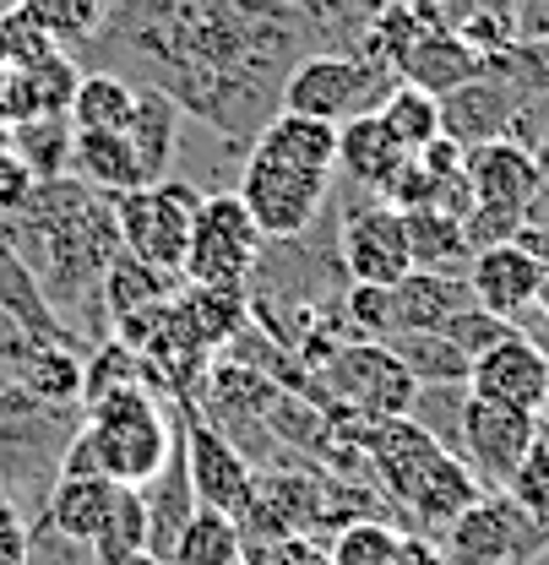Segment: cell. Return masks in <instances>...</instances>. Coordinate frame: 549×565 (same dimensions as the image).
Instances as JSON below:
<instances>
[{"mask_svg": "<svg viewBox=\"0 0 549 565\" xmlns=\"http://www.w3.org/2000/svg\"><path fill=\"white\" fill-rule=\"evenodd\" d=\"M539 316L549 321V273H545V288H539Z\"/></svg>", "mask_w": 549, "mask_h": 565, "instance_id": "cell-54", "label": "cell"}, {"mask_svg": "<svg viewBox=\"0 0 549 565\" xmlns=\"http://www.w3.org/2000/svg\"><path fill=\"white\" fill-rule=\"evenodd\" d=\"M376 6H381V0H376Z\"/></svg>", "mask_w": 549, "mask_h": 565, "instance_id": "cell-57", "label": "cell"}, {"mask_svg": "<svg viewBox=\"0 0 549 565\" xmlns=\"http://www.w3.org/2000/svg\"><path fill=\"white\" fill-rule=\"evenodd\" d=\"M61 44L11 0L6 11H0V66H28V61H44V55H55Z\"/></svg>", "mask_w": 549, "mask_h": 565, "instance_id": "cell-40", "label": "cell"}, {"mask_svg": "<svg viewBox=\"0 0 549 565\" xmlns=\"http://www.w3.org/2000/svg\"><path fill=\"white\" fill-rule=\"evenodd\" d=\"M409 223V250H413V267L424 273H468L474 262V245L463 234V217L446 207H409L403 212Z\"/></svg>", "mask_w": 549, "mask_h": 565, "instance_id": "cell-29", "label": "cell"}, {"mask_svg": "<svg viewBox=\"0 0 549 565\" xmlns=\"http://www.w3.org/2000/svg\"><path fill=\"white\" fill-rule=\"evenodd\" d=\"M109 500H115V479H104V473H61L50 500H44V522L55 533L76 539V544H93L104 516H109Z\"/></svg>", "mask_w": 549, "mask_h": 565, "instance_id": "cell-28", "label": "cell"}, {"mask_svg": "<svg viewBox=\"0 0 549 565\" xmlns=\"http://www.w3.org/2000/svg\"><path fill=\"white\" fill-rule=\"evenodd\" d=\"M202 207V185L186 180V174H169V180H152L137 185L126 196H115V223H120V245L147 262V267H163L180 278L186 267V245H191V223Z\"/></svg>", "mask_w": 549, "mask_h": 565, "instance_id": "cell-7", "label": "cell"}, {"mask_svg": "<svg viewBox=\"0 0 549 565\" xmlns=\"http://www.w3.org/2000/svg\"><path fill=\"white\" fill-rule=\"evenodd\" d=\"M446 555V550H441ZM446 565H500V561H474V555H446Z\"/></svg>", "mask_w": 549, "mask_h": 565, "instance_id": "cell-51", "label": "cell"}, {"mask_svg": "<svg viewBox=\"0 0 549 565\" xmlns=\"http://www.w3.org/2000/svg\"><path fill=\"white\" fill-rule=\"evenodd\" d=\"M245 565H332V555H327V544L316 533H283L273 544L251 550Z\"/></svg>", "mask_w": 549, "mask_h": 565, "instance_id": "cell-44", "label": "cell"}, {"mask_svg": "<svg viewBox=\"0 0 549 565\" xmlns=\"http://www.w3.org/2000/svg\"><path fill=\"white\" fill-rule=\"evenodd\" d=\"M528 223H534V228H545V234H549V180L539 185V191H534V202H528Z\"/></svg>", "mask_w": 549, "mask_h": 565, "instance_id": "cell-49", "label": "cell"}, {"mask_svg": "<svg viewBox=\"0 0 549 565\" xmlns=\"http://www.w3.org/2000/svg\"><path fill=\"white\" fill-rule=\"evenodd\" d=\"M131 98H137V82L120 76V71H82L76 76V93H71V126L76 131H126L131 126Z\"/></svg>", "mask_w": 549, "mask_h": 565, "instance_id": "cell-30", "label": "cell"}, {"mask_svg": "<svg viewBox=\"0 0 549 565\" xmlns=\"http://www.w3.org/2000/svg\"><path fill=\"white\" fill-rule=\"evenodd\" d=\"M0 316L28 338V343H44V349H82L87 343L61 327V316L50 310V299H44V288H39V273L0 239Z\"/></svg>", "mask_w": 549, "mask_h": 565, "instance_id": "cell-21", "label": "cell"}, {"mask_svg": "<svg viewBox=\"0 0 549 565\" xmlns=\"http://www.w3.org/2000/svg\"><path fill=\"white\" fill-rule=\"evenodd\" d=\"M98 565H126L131 555L147 550V511H141V494L131 484H115V500H109V516L98 527V539L87 544Z\"/></svg>", "mask_w": 549, "mask_h": 565, "instance_id": "cell-37", "label": "cell"}, {"mask_svg": "<svg viewBox=\"0 0 549 565\" xmlns=\"http://www.w3.org/2000/svg\"><path fill=\"white\" fill-rule=\"evenodd\" d=\"M310 44L316 22L294 0H120L87 50L104 71L163 87L218 137L251 147Z\"/></svg>", "mask_w": 549, "mask_h": 565, "instance_id": "cell-1", "label": "cell"}, {"mask_svg": "<svg viewBox=\"0 0 549 565\" xmlns=\"http://www.w3.org/2000/svg\"><path fill=\"white\" fill-rule=\"evenodd\" d=\"M82 359H87L82 349L28 343V349L6 364V375H11L28 397L50 403V408H82Z\"/></svg>", "mask_w": 549, "mask_h": 565, "instance_id": "cell-27", "label": "cell"}, {"mask_svg": "<svg viewBox=\"0 0 549 565\" xmlns=\"http://www.w3.org/2000/svg\"><path fill=\"white\" fill-rule=\"evenodd\" d=\"M398 82L403 76L387 61H370L359 50H310L283 76L277 109H294V115H310L327 126H348L359 115H376Z\"/></svg>", "mask_w": 549, "mask_h": 565, "instance_id": "cell-5", "label": "cell"}, {"mask_svg": "<svg viewBox=\"0 0 549 565\" xmlns=\"http://www.w3.org/2000/svg\"><path fill=\"white\" fill-rule=\"evenodd\" d=\"M11 126H17V120H11L6 104H0V152H11Z\"/></svg>", "mask_w": 549, "mask_h": 565, "instance_id": "cell-50", "label": "cell"}, {"mask_svg": "<svg viewBox=\"0 0 549 565\" xmlns=\"http://www.w3.org/2000/svg\"><path fill=\"white\" fill-rule=\"evenodd\" d=\"M506 494H511L522 511H534V516L549 527V424L545 419H539V440L528 446V457H522V468L511 473Z\"/></svg>", "mask_w": 549, "mask_h": 565, "instance_id": "cell-41", "label": "cell"}, {"mask_svg": "<svg viewBox=\"0 0 549 565\" xmlns=\"http://www.w3.org/2000/svg\"><path fill=\"white\" fill-rule=\"evenodd\" d=\"M468 305H479L474 288H468V273H424V267H413V273H403L387 288L392 332H441Z\"/></svg>", "mask_w": 549, "mask_h": 565, "instance_id": "cell-18", "label": "cell"}, {"mask_svg": "<svg viewBox=\"0 0 549 565\" xmlns=\"http://www.w3.org/2000/svg\"><path fill=\"white\" fill-rule=\"evenodd\" d=\"M180 282L186 278H175V273H163V267H147L131 250H120V256L109 262V273H104V316H109V327H115L120 316L141 310V305H158V299L180 294Z\"/></svg>", "mask_w": 549, "mask_h": 565, "instance_id": "cell-31", "label": "cell"}, {"mask_svg": "<svg viewBox=\"0 0 549 565\" xmlns=\"http://www.w3.org/2000/svg\"><path fill=\"white\" fill-rule=\"evenodd\" d=\"M403 533H409V527H398V522H387V516H353V522H344V527L332 533L327 555H332V565H387L398 555Z\"/></svg>", "mask_w": 549, "mask_h": 565, "instance_id": "cell-39", "label": "cell"}, {"mask_svg": "<svg viewBox=\"0 0 549 565\" xmlns=\"http://www.w3.org/2000/svg\"><path fill=\"white\" fill-rule=\"evenodd\" d=\"M353 440L365 451L370 484L381 490L392 522H403L409 533H430L441 539L452 527L457 511H468L484 494V484L474 479V468L446 451L441 440H430L413 419H359Z\"/></svg>", "mask_w": 549, "mask_h": 565, "instance_id": "cell-3", "label": "cell"}, {"mask_svg": "<svg viewBox=\"0 0 549 565\" xmlns=\"http://www.w3.org/2000/svg\"><path fill=\"white\" fill-rule=\"evenodd\" d=\"M468 191H474V207H500V212H522L528 217V202L534 191L545 185V169L528 147L495 137L468 147Z\"/></svg>", "mask_w": 549, "mask_h": 565, "instance_id": "cell-17", "label": "cell"}, {"mask_svg": "<svg viewBox=\"0 0 549 565\" xmlns=\"http://www.w3.org/2000/svg\"><path fill=\"white\" fill-rule=\"evenodd\" d=\"M61 50H82V44H93V33L104 28V11H109V0H17Z\"/></svg>", "mask_w": 549, "mask_h": 565, "instance_id": "cell-38", "label": "cell"}, {"mask_svg": "<svg viewBox=\"0 0 549 565\" xmlns=\"http://www.w3.org/2000/svg\"><path fill=\"white\" fill-rule=\"evenodd\" d=\"M180 408V435H186V473H191V490L197 505L207 511H223V516H240L256 494V468L240 457V446L207 419L191 397H175Z\"/></svg>", "mask_w": 549, "mask_h": 565, "instance_id": "cell-10", "label": "cell"}, {"mask_svg": "<svg viewBox=\"0 0 549 565\" xmlns=\"http://www.w3.org/2000/svg\"><path fill=\"white\" fill-rule=\"evenodd\" d=\"M409 370L398 364V353L376 338H344L310 364V403L321 408H344L359 419H398L413 403Z\"/></svg>", "mask_w": 549, "mask_h": 565, "instance_id": "cell-6", "label": "cell"}, {"mask_svg": "<svg viewBox=\"0 0 549 565\" xmlns=\"http://www.w3.org/2000/svg\"><path fill=\"white\" fill-rule=\"evenodd\" d=\"M33 174H28V163L17 158V152H0V223L11 217V212L28 207V196H33Z\"/></svg>", "mask_w": 549, "mask_h": 565, "instance_id": "cell-45", "label": "cell"}, {"mask_svg": "<svg viewBox=\"0 0 549 565\" xmlns=\"http://www.w3.org/2000/svg\"><path fill=\"white\" fill-rule=\"evenodd\" d=\"M251 152H267L299 169H338V126L294 115V109H273L267 126L251 137Z\"/></svg>", "mask_w": 549, "mask_h": 565, "instance_id": "cell-26", "label": "cell"}, {"mask_svg": "<svg viewBox=\"0 0 549 565\" xmlns=\"http://www.w3.org/2000/svg\"><path fill=\"white\" fill-rule=\"evenodd\" d=\"M240 565H245V561H240Z\"/></svg>", "mask_w": 549, "mask_h": 565, "instance_id": "cell-58", "label": "cell"}, {"mask_svg": "<svg viewBox=\"0 0 549 565\" xmlns=\"http://www.w3.org/2000/svg\"><path fill=\"white\" fill-rule=\"evenodd\" d=\"M0 381H11V375H6V364H0Z\"/></svg>", "mask_w": 549, "mask_h": 565, "instance_id": "cell-55", "label": "cell"}, {"mask_svg": "<svg viewBox=\"0 0 549 565\" xmlns=\"http://www.w3.org/2000/svg\"><path fill=\"white\" fill-rule=\"evenodd\" d=\"M71 115H39V120H17L11 126V152L28 163L33 180H61L71 163Z\"/></svg>", "mask_w": 549, "mask_h": 565, "instance_id": "cell-33", "label": "cell"}, {"mask_svg": "<svg viewBox=\"0 0 549 565\" xmlns=\"http://www.w3.org/2000/svg\"><path fill=\"white\" fill-rule=\"evenodd\" d=\"M28 565H98L87 544H76L66 533H55L44 516L28 522Z\"/></svg>", "mask_w": 549, "mask_h": 565, "instance_id": "cell-43", "label": "cell"}, {"mask_svg": "<svg viewBox=\"0 0 549 565\" xmlns=\"http://www.w3.org/2000/svg\"><path fill=\"white\" fill-rule=\"evenodd\" d=\"M381 343L398 353V364L409 370L413 381H468V370H474V359L457 349L446 332H392Z\"/></svg>", "mask_w": 549, "mask_h": 565, "instance_id": "cell-35", "label": "cell"}, {"mask_svg": "<svg viewBox=\"0 0 549 565\" xmlns=\"http://www.w3.org/2000/svg\"><path fill=\"white\" fill-rule=\"evenodd\" d=\"M376 115H381V126L398 137L403 152H419V147H430V141L441 137V98L424 93V87H413V82H398Z\"/></svg>", "mask_w": 549, "mask_h": 565, "instance_id": "cell-36", "label": "cell"}, {"mask_svg": "<svg viewBox=\"0 0 549 565\" xmlns=\"http://www.w3.org/2000/svg\"><path fill=\"white\" fill-rule=\"evenodd\" d=\"M534 440H539V414H522V408H506V403H489V397H468L457 457L474 468L484 490H506Z\"/></svg>", "mask_w": 549, "mask_h": 565, "instance_id": "cell-13", "label": "cell"}, {"mask_svg": "<svg viewBox=\"0 0 549 565\" xmlns=\"http://www.w3.org/2000/svg\"><path fill=\"white\" fill-rule=\"evenodd\" d=\"M534 158H539V169H545V180H549V131H545V141H539V152H534Z\"/></svg>", "mask_w": 549, "mask_h": 565, "instance_id": "cell-53", "label": "cell"}, {"mask_svg": "<svg viewBox=\"0 0 549 565\" xmlns=\"http://www.w3.org/2000/svg\"><path fill=\"white\" fill-rule=\"evenodd\" d=\"M468 381H419L413 403L403 419H413L430 440H441L446 451H463V414H468Z\"/></svg>", "mask_w": 549, "mask_h": 565, "instance_id": "cell-32", "label": "cell"}, {"mask_svg": "<svg viewBox=\"0 0 549 565\" xmlns=\"http://www.w3.org/2000/svg\"><path fill=\"white\" fill-rule=\"evenodd\" d=\"M126 141H131V152H137L147 185H152V180H169L175 163H180V141H186V109H180V98H169V93L152 87V82H137Z\"/></svg>", "mask_w": 549, "mask_h": 565, "instance_id": "cell-20", "label": "cell"}, {"mask_svg": "<svg viewBox=\"0 0 549 565\" xmlns=\"http://www.w3.org/2000/svg\"><path fill=\"white\" fill-rule=\"evenodd\" d=\"M468 392L489 397V403H506V408H522V414H545L549 408V353L511 327L495 349H484L468 370Z\"/></svg>", "mask_w": 549, "mask_h": 565, "instance_id": "cell-14", "label": "cell"}, {"mask_svg": "<svg viewBox=\"0 0 549 565\" xmlns=\"http://www.w3.org/2000/svg\"><path fill=\"white\" fill-rule=\"evenodd\" d=\"M0 239L39 273V288L66 332H76L87 349L98 338H109L104 273L126 250L120 223H115V196H104L71 174L39 180L28 207L0 223Z\"/></svg>", "mask_w": 549, "mask_h": 565, "instance_id": "cell-2", "label": "cell"}, {"mask_svg": "<svg viewBox=\"0 0 549 565\" xmlns=\"http://www.w3.org/2000/svg\"><path fill=\"white\" fill-rule=\"evenodd\" d=\"M76 76H82V66L71 61V50H55V55L28 61V66H0V104H6L11 120L66 115Z\"/></svg>", "mask_w": 549, "mask_h": 565, "instance_id": "cell-22", "label": "cell"}, {"mask_svg": "<svg viewBox=\"0 0 549 565\" xmlns=\"http://www.w3.org/2000/svg\"><path fill=\"white\" fill-rule=\"evenodd\" d=\"M484 71V55L452 28V22H424L419 28V39H413L409 50H403V61H398V76L413 82V87H424V93H452V87H463V82H474Z\"/></svg>", "mask_w": 549, "mask_h": 565, "instance_id": "cell-19", "label": "cell"}, {"mask_svg": "<svg viewBox=\"0 0 549 565\" xmlns=\"http://www.w3.org/2000/svg\"><path fill=\"white\" fill-rule=\"evenodd\" d=\"M66 174L82 180V185H93V191H104V196H126V191L147 185V174H141L126 131H76V137H71Z\"/></svg>", "mask_w": 549, "mask_h": 565, "instance_id": "cell-25", "label": "cell"}, {"mask_svg": "<svg viewBox=\"0 0 549 565\" xmlns=\"http://www.w3.org/2000/svg\"><path fill=\"white\" fill-rule=\"evenodd\" d=\"M545 273L549 267L539 256H528L517 239H506V245H484V250H474V262H468V288H474V299H479L484 310H495V316H506V321L517 327V316H528V310L539 305Z\"/></svg>", "mask_w": 549, "mask_h": 565, "instance_id": "cell-16", "label": "cell"}, {"mask_svg": "<svg viewBox=\"0 0 549 565\" xmlns=\"http://www.w3.org/2000/svg\"><path fill=\"white\" fill-rule=\"evenodd\" d=\"M234 191L251 207V217L262 223L267 239H299L332 207V169H299V163H283V158L245 147Z\"/></svg>", "mask_w": 549, "mask_h": 565, "instance_id": "cell-8", "label": "cell"}, {"mask_svg": "<svg viewBox=\"0 0 549 565\" xmlns=\"http://www.w3.org/2000/svg\"><path fill=\"white\" fill-rule=\"evenodd\" d=\"M180 316L207 353L229 349L240 327H251V282H180Z\"/></svg>", "mask_w": 549, "mask_h": 565, "instance_id": "cell-23", "label": "cell"}, {"mask_svg": "<svg viewBox=\"0 0 549 565\" xmlns=\"http://www.w3.org/2000/svg\"><path fill=\"white\" fill-rule=\"evenodd\" d=\"M0 565H28V516L0 494Z\"/></svg>", "mask_w": 549, "mask_h": 565, "instance_id": "cell-46", "label": "cell"}, {"mask_svg": "<svg viewBox=\"0 0 549 565\" xmlns=\"http://www.w3.org/2000/svg\"><path fill=\"white\" fill-rule=\"evenodd\" d=\"M6 6H11V0H0V11H6Z\"/></svg>", "mask_w": 549, "mask_h": 565, "instance_id": "cell-56", "label": "cell"}, {"mask_svg": "<svg viewBox=\"0 0 549 565\" xmlns=\"http://www.w3.org/2000/svg\"><path fill=\"white\" fill-rule=\"evenodd\" d=\"M511 239H517V245H522L528 256H539V262H545V267H549V234H545V228H534V223H522V228H517Z\"/></svg>", "mask_w": 549, "mask_h": 565, "instance_id": "cell-48", "label": "cell"}, {"mask_svg": "<svg viewBox=\"0 0 549 565\" xmlns=\"http://www.w3.org/2000/svg\"><path fill=\"white\" fill-rule=\"evenodd\" d=\"M522 565H549V539H545V544H539V550H534V555H528Z\"/></svg>", "mask_w": 549, "mask_h": 565, "instance_id": "cell-52", "label": "cell"}, {"mask_svg": "<svg viewBox=\"0 0 549 565\" xmlns=\"http://www.w3.org/2000/svg\"><path fill=\"white\" fill-rule=\"evenodd\" d=\"M522 98H528V93H522L506 71L495 66V61H484V71L474 82L441 93V131L457 141V147H479V141L506 137V126H511V115L522 109Z\"/></svg>", "mask_w": 549, "mask_h": 565, "instance_id": "cell-15", "label": "cell"}, {"mask_svg": "<svg viewBox=\"0 0 549 565\" xmlns=\"http://www.w3.org/2000/svg\"><path fill=\"white\" fill-rule=\"evenodd\" d=\"M403 158H409V152L381 126V115H359V120L338 126V169H332V174H344L348 185L365 191V196H381V185L398 174Z\"/></svg>", "mask_w": 549, "mask_h": 565, "instance_id": "cell-24", "label": "cell"}, {"mask_svg": "<svg viewBox=\"0 0 549 565\" xmlns=\"http://www.w3.org/2000/svg\"><path fill=\"white\" fill-rule=\"evenodd\" d=\"M387 565H446V555H441V544H435L430 533H403L398 555Z\"/></svg>", "mask_w": 549, "mask_h": 565, "instance_id": "cell-47", "label": "cell"}, {"mask_svg": "<svg viewBox=\"0 0 549 565\" xmlns=\"http://www.w3.org/2000/svg\"><path fill=\"white\" fill-rule=\"evenodd\" d=\"M441 332L468 353V359H479L484 349H495V343L511 332V321H506V316H495V310H484V305H468V310H457Z\"/></svg>", "mask_w": 549, "mask_h": 565, "instance_id": "cell-42", "label": "cell"}, {"mask_svg": "<svg viewBox=\"0 0 549 565\" xmlns=\"http://www.w3.org/2000/svg\"><path fill=\"white\" fill-rule=\"evenodd\" d=\"M267 250L262 223L240 202V191H202V207L191 223V245H186V282H251L256 262Z\"/></svg>", "mask_w": 549, "mask_h": 565, "instance_id": "cell-9", "label": "cell"}, {"mask_svg": "<svg viewBox=\"0 0 549 565\" xmlns=\"http://www.w3.org/2000/svg\"><path fill=\"white\" fill-rule=\"evenodd\" d=\"M240 561H245V550H240L234 516L207 511V505H197V516L180 527V539L169 550V565H240Z\"/></svg>", "mask_w": 549, "mask_h": 565, "instance_id": "cell-34", "label": "cell"}, {"mask_svg": "<svg viewBox=\"0 0 549 565\" xmlns=\"http://www.w3.org/2000/svg\"><path fill=\"white\" fill-rule=\"evenodd\" d=\"M338 262L348 282H376V288H392L403 273H413L403 212L381 196H359V207H348L338 223Z\"/></svg>", "mask_w": 549, "mask_h": 565, "instance_id": "cell-12", "label": "cell"}, {"mask_svg": "<svg viewBox=\"0 0 549 565\" xmlns=\"http://www.w3.org/2000/svg\"><path fill=\"white\" fill-rule=\"evenodd\" d=\"M549 539V527L522 511L506 490H484L468 511L452 516V527L435 539L446 555H474V561H500V565H522L539 544Z\"/></svg>", "mask_w": 549, "mask_h": 565, "instance_id": "cell-11", "label": "cell"}, {"mask_svg": "<svg viewBox=\"0 0 549 565\" xmlns=\"http://www.w3.org/2000/svg\"><path fill=\"white\" fill-rule=\"evenodd\" d=\"M175 435H180L175 397L163 403V392L147 381L115 386V392L82 403V424L61 457V473H104L115 484L141 490L163 468Z\"/></svg>", "mask_w": 549, "mask_h": 565, "instance_id": "cell-4", "label": "cell"}]
</instances>
